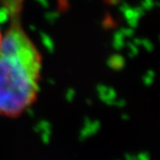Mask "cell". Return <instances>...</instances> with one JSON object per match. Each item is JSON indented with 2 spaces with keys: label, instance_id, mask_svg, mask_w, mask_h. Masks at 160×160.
Wrapping results in <instances>:
<instances>
[{
  "label": "cell",
  "instance_id": "1",
  "mask_svg": "<svg viewBox=\"0 0 160 160\" xmlns=\"http://www.w3.org/2000/svg\"><path fill=\"white\" fill-rule=\"evenodd\" d=\"M12 15L0 44V116L17 118L37 99L42 56L22 27L18 12Z\"/></svg>",
  "mask_w": 160,
  "mask_h": 160
},
{
  "label": "cell",
  "instance_id": "2",
  "mask_svg": "<svg viewBox=\"0 0 160 160\" xmlns=\"http://www.w3.org/2000/svg\"><path fill=\"white\" fill-rule=\"evenodd\" d=\"M2 37H3V35H2L1 31H0V44H1V42H2Z\"/></svg>",
  "mask_w": 160,
  "mask_h": 160
}]
</instances>
